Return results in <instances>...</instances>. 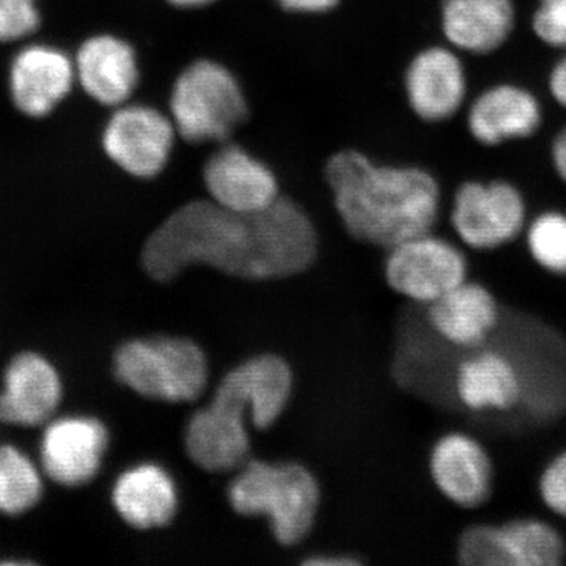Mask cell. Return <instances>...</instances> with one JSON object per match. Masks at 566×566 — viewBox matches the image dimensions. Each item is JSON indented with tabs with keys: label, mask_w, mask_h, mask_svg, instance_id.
I'll return each mask as SVG.
<instances>
[{
	"label": "cell",
	"mask_w": 566,
	"mask_h": 566,
	"mask_svg": "<svg viewBox=\"0 0 566 566\" xmlns=\"http://www.w3.org/2000/svg\"><path fill=\"white\" fill-rule=\"evenodd\" d=\"M109 447V431L96 417L63 416L44 424L40 468L44 476L65 488L91 483Z\"/></svg>",
	"instance_id": "cell-10"
},
{
	"label": "cell",
	"mask_w": 566,
	"mask_h": 566,
	"mask_svg": "<svg viewBox=\"0 0 566 566\" xmlns=\"http://www.w3.org/2000/svg\"><path fill=\"white\" fill-rule=\"evenodd\" d=\"M532 259L547 273L566 277V216L545 212L527 230Z\"/></svg>",
	"instance_id": "cell-24"
},
{
	"label": "cell",
	"mask_w": 566,
	"mask_h": 566,
	"mask_svg": "<svg viewBox=\"0 0 566 566\" xmlns=\"http://www.w3.org/2000/svg\"><path fill=\"white\" fill-rule=\"evenodd\" d=\"M74 69L82 91L102 106H122L139 87L136 50L129 41L112 33L88 36L77 51Z\"/></svg>",
	"instance_id": "cell-15"
},
{
	"label": "cell",
	"mask_w": 566,
	"mask_h": 566,
	"mask_svg": "<svg viewBox=\"0 0 566 566\" xmlns=\"http://www.w3.org/2000/svg\"><path fill=\"white\" fill-rule=\"evenodd\" d=\"M227 495L238 515L266 517L282 546L303 542L318 515V480L292 461L249 460L238 469Z\"/></svg>",
	"instance_id": "cell-4"
},
{
	"label": "cell",
	"mask_w": 566,
	"mask_h": 566,
	"mask_svg": "<svg viewBox=\"0 0 566 566\" xmlns=\"http://www.w3.org/2000/svg\"><path fill=\"white\" fill-rule=\"evenodd\" d=\"M203 185L212 202L238 212L266 210L282 197L270 166L229 142L219 144L205 163Z\"/></svg>",
	"instance_id": "cell-12"
},
{
	"label": "cell",
	"mask_w": 566,
	"mask_h": 566,
	"mask_svg": "<svg viewBox=\"0 0 566 566\" xmlns=\"http://www.w3.org/2000/svg\"><path fill=\"white\" fill-rule=\"evenodd\" d=\"M554 166L562 180L566 182V128L558 134L553 147Z\"/></svg>",
	"instance_id": "cell-31"
},
{
	"label": "cell",
	"mask_w": 566,
	"mask_h": 566,
	"mask_svg": "<svg viewBox=\"0 0 566 566\" xmlns=\"http://www.w3.org/2000/svg\"><path fill=\"white\" fill-rule=\"evenodd\" d=\"M504 566H557L564 564L566 545L556 527L536 517H517L497 526Z\"/></svg>",
	"instance_id": "cell-22"
},
{
	"label": "cell",
	"mask_w": 566,
	"mask_h": 566,
	"mask_svg": "<svg viewBox=\"0 0 566 566\" xmlns=\"http://www.w3.org/2000/svg\"><path fill=\"white\" fill-rule=\"evenodd\" d=\"M40 24L36 0H0V43L28 39L39 31Z\"/></svg>",
	"instance_id": "cell-26"
},
{
	"label": "cell",
	"mask_w": 566,
	"mask_h": 566,
	"mask_svg": "<svg viewBox=\"0 0 566 566\" xmlns=\"http://www.w3.org/2000/svg\"><path fill=\"white\" fill-rule=\"evenodd\" d=\"M120 385L148 400L191 403L208 386V360L191 338L153 335L123 342L112 357Z\"/></svg>",
	"instance_id": "cell-5"
},
{
	"label": "cell",
	"mask_w": 566,
	"mask_h": 566,
	"mask_svg": "<svg viewBox=\"0 0 566 566\" xmlns=\"http://www.w3.org/2000/svg\"><path fill=\"white\" fill-rule=\"evenodd\" d=\"M326 180L346 232L360 243L389 251L433 232L441 193L419 167L379 166L363 151L342 150L327 161Z\"/></svg>",
	"instance_id": "cell-2"
},
{
	"label": "cell",
	"mask_w": 566,
	"mask_h": 566,
	"mask_svg": "<svg viewBox=\"0 0 566 566\" xmlns=\"http://www.w3.org/2000/svg\"><path fill=\"white\" fill-rule=\"evenodd\" d=\"M178 133L169 114L148 104H122L104 125V155L122 172L151 180L170 161Z\"/></svg>",
	"instance_id": "cell-7"
},
{
	"label": "cell",
	"mask_w": 566,
	"mask_h": 566,
	"mask_svg": "<svg viewBox=\"0 0 566 566\" xmlns=\"http://www.w3.org/2000/svg\"><path fill=\"white\" fill-rule=\"evenodd\" d=\"M318 253L314 222L293 200L281 197L266 210L238 212L191 200L153 230L140 264L153 281L169 283L192 266H207L245 281L304 273Z\"/></svg>",
	"instance_id": "cell-1"
},
{
	"label": "cell",
	"mask_w": 566,
	"mask_h": 566,
	"mask_svg": "<svg viewBox=\"0 0 566 566\" xmlns=\"http://www.w3.org/2000/svg\"><path fill=\"white\" fill-rule=\"evenodd\" d=\"M63 392L62 376L46 356L18 353L3 370L0 423L20 428L46 424L61 408Z\"/></svg>",
	"instance_id": "cell-11"
},
{
	"label": "cell",
	"mask_w": 566,
	"mask_h": 566,
	"mask_svg": "<svg viewBox=\"0 0 566 566\" xmlns=\"http://www.w3.org/2000/svg\"><path fill=\"white\" fill-rule=\"evenodd\" d=\"M549 87L554 98L566 107V54L551 74Z\"/></svg>",
	"instance_id": "cell-30"
},
{
	"label": "cell",
	"mask_w": 566,
	"mask_h": 566,
	"mask_svg": "<svg viewBox=\"0 0 566 566\" xmlns=\"http://www.w3.org/2000/svg\"><path fill=\"white\" fill-rule=\"evenodd\" d=\"M112 505L117 515L137 531L166 527L178 512L177 483L163 465H133L115 480Z\"/></svg>",
	"instance_id": "cell-18"
},
{
	"label": "cell",
	"mask_w": 566,
	"mask_h": 566,
	"mask_svg": "<svg viewBox=\"0 0 566 566\" xmlns=\"http://www.w3.org/2000/svg\"><path fill=\"white\" fill-rule=\"evenodd\" d=\"M453 387L469 411H509L520 401L523 382L515 365L497 352L471 354L458 364Z\"/></svg>",
	"instance_id": "cell-19"
},
{
	"label": "cell",
	"mask_w": 566,
	"mask_h": 566,
	"mask_svg": "<svg viewBox=\"0 0 566 566\" xmlns=\"http://www.w3.org/2000/svg\"><path fill=\"white\" fill-rule=\"evenodd\" d=\"M409 106L427 122H441L460 109L465 76L460 59L444 48H428L412 59L406 71Z\"/></svg>",
	"instance_id": "cell-17"
},
{
	"label": "cell",
	"mask_w": 566,
	"mask_h": 566,
	"mask_svg": "<svg viewBox=\"0 0 566 566\" xmlns=\"http://www.w3.org/2000/svg\"><path fill=\"white\" fill-rule=\"evenodd\" d=\"M304 564L312 566H348L359 565L360 562L352 556H318L307 558Z\"/></svg>",
	"instance_id": "cell-32"
},
{
	"label": "cell",
	"mask_w": 566,
	"mask_h": 566,
	"mask_svg": "<svg viewBox=\"0 0 566 566\" xmlns=\"http://www.w3.org/2000/svg\"><path fill=\"white\" fill-rule=\"evenodd\" d=\"M497 300L479 282L465 279L438 301L427 305L430 329L457 348H480L499 323Z\"/></svg>",
	"instance_id": "cell-16"
},
{
	"label": "cell",
	"mask_w": 566,
	"mask_h": 566,
	"mask_svg": "<svg viewBox=\"0 0 566 566\" xmlns=\"http://www.w3.org/2000/svg\"><path fill=\"white\" fill-rule=\"evenodd\" d=\"M76 82V69L65 51L51 44L22 48L9 73L11 102L25 117L43 118L65 102Z\"/></svg>",
	"instance_id": "cell-13"
},
{
	"label": "cell",
	"mask_w": 566,
	"mask_h": 566,
	"mask_svg": "<svg viewBox=\"0 0 566 566\" xmlns=\"http://www.w3.org/2000/svg\"><path fill=\"white\" fill-rule=\"evenodd\" d=\"M292 392V367L281 356L259 354L238 364L216 387L210 405L186 424V453L212 474L238 471L251 453L249 424L262 431L273 427Z\"/></svg>",
	"instance_id": "cell-3"
},
{
	"label": "cell",
	"mask_w": 566,
	"mask_h": 566,
	"mask_svg": "<svg viewBox=\"0 0 566 566\" xmlns=\"http://www.w3.org/2000/svg\"><path fill=\"white\" fill-rule=\"evenodd\" d=\"M166 2L170 3L175 9L192 10L210 6L214 0H166Z\"/></svg>",
	"instance_id": "cell-33"
},
{
	"label": "cell",
	"mask_w": 566,
	"mask_h": 566,
	"mask_svg": "<svg viewBox=\"0 0 566 566\" xmlns=\"http://www.w3.org/2000/svg\"><path fill=\"white\" fill-rule=\"evenodd\" d=\"M524 223L526 205L509 182H465L458 189L452 226L468 248L475 251L501 248L520 237Z\"/></svg>",
	"instance_id": "cell-9"
},
{
	"label": "cell",
	"mask_w": 566,
	"mask_h": 566,
	"mask_svg": "<svg viewBox=\"0 0 566 566\" xmlns=\"http://www.w3.org/2000/svg\"><path fill=\"white\" fill-rule=\"evenodd\" d=\"M169 115L178 137L188 144H223L248 118V99L232 71L200 59L175 80Z\"/></svg>",
	"instance_id": "cell-6"
},
{
	"label": "cell",
	"mask_w": 566,
	"mask_h": 566,
	"mask_svg": "<svg viewBox=\"0 0 566 566\" xmlns=\"http://www.w3.org/2000/svg\"><path fill=\"white\" fill-rule=\"evenodd\" d=\"M538 491L546 509L566 521V450L546 465L539 476Z\"/></svg>",
	"instance_id": "cell-27"
},
{
	"label": "cell",
	"mask_w": 566,
	"mask_h": 566,
	"mask_svg": "<svg viewBox=\"0 0 566 566\" xmlns=\"http://www.w3.org/2000/svg\"><path fill=\"white\" fill-rule=\"evenodd\" d=\"M468 259L455 244L431 233L394 245L387 253L386 281L411 303L430 305L468 279Z\"/></svg>",
	"instance_id": "cell-8"
},
{
	"label": "cell",
	"mask_w": 566,
	"mask_h": 566,
	"mask_svg": "<svg viewBox=\"0 0 566 566\" xmlns=\"http://www.w3.org/2000/svg\"><path fill=\"white\" fill-rule=\"evenodd\" d=\"M457 556L465 566H504L495 524H475L458 539Z\"/></svg>",
	"instance_id": "cell-25"
},
{
	"label": "cell",
	"mask_w": 566,
	"mask_h": 566,
	"mask_svg": "<svg viewBox=\"0 0 566 566\" xmlns=\"http://www.w3.org/2000/svg\"><path fill=\"white\" fill-rule=\"evenodd\" d=\"M515 25L512 0H444L442 29L447 40L472 54L501 48Z\"/></svg>",
	"instance_id": "cell-21"
},
{
	"label": "cell",
	"mask_w": 566,
	"mask_h": 566,
	"mask_svg": "<svg viewBox=\"0 0 566 566\" xmlns=\"http://www.w3.org/2000/svg\"><path fill=\"white\" fill-rule=\"evenodd\" d=\"M468 123L476 140L497 145L534 134L542 123V109L535 96L524 88L499 85L475 99Z\"/></svg>",
	"instance_id": "cell-20"
},
{
	"label": "cell",
	"mask_w": 566,
	"mask_h": 566,
	"mask_svg": "<svg viewBox=\"0 0 566 566\" xmlns=\"http://www.w3.org/2000/svg\"><path fill=\"white\" fill-rule=\"evenodd\" d=\"M44 474L22 450L0 444V515L21 516L40 504Z\"/></svg>",
	"instance_id": "cell-23"
},
{
	"label": "cell",
	"mask_w": 566,
	"mask_h": 566,
	"mask_svg": "<svg viewBox=\"0 0 566 566\" xmlns=\"http://www.w3.org/2000/svg\"><path fill=\"white\" fill-rule=\"evenodd\" d=\"M430 474L439 493L464 510L485 505L493 494L490 453L471 434L442 436L431 450Z\"/></svg>",
	"instance_id": "cell-14"
},
{
	"label": "cell",
	"mask_w": 566,
	"mask_h": 566,
	"mask_svg": "<svg viewBox=\"0 0 566 566\" xmlns=\"http://www.w3.org/2000/svg\"><path fill=\"white\" fill-rule=\"evenodd\" d=\"M277 3L290 13L318 14L334 10L340 0H277Z\"/></svg>",
	"instance_id": "cell-29"
},
{
	"label": "cell",
	"mask_w": 566,
	"mask_h": 566,
	"mask_svg": "<svg viewBox=\"0 0 566 566\" xmlns=\"http://www.w3.org/2000/svg\"><path fill=\"white\" fill-rule=\"evenodd\" d=\"M534 31L549 46L566 48V0H539Z\"/></svg>",
	"instance_id": "cell-28"
}]
</instances>
